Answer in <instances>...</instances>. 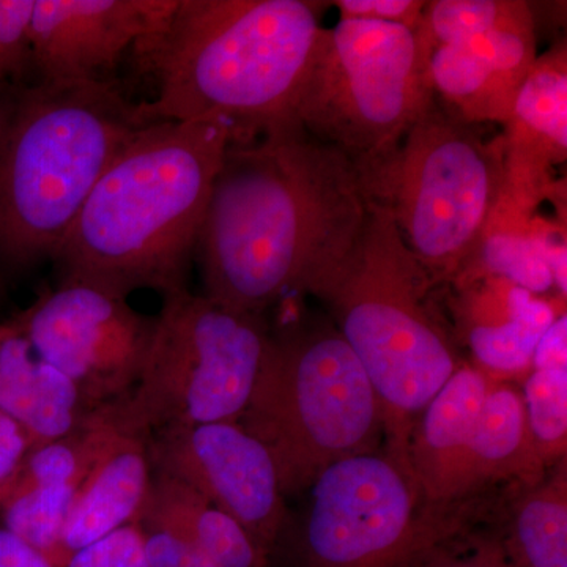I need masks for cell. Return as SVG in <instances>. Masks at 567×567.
Segmentation results:
<instances>
[{"label":"cell","mask_w":567,"mask_h":567,"mask_svg":"<svg viewBox=\"0 0 567 567\" xmlns=\"http://www.w3.org/2000/svg\"><path fill=\"white\" fill-rule=\"evenodd\" d=\"M360 171L303 130L229 144L196 254L205 297L264 315L352 244L368 213Z\"/></svg>","instance_id":"6da1fadb"},{"label":"cell","mask_w":567,"mask_h":567,"mask_svg":"<svg viewBox=\"0 0 567 567\" xmlns=\"http://www.w3.org/2000/svg\"><path fill=\"white\" fill-rule=\"evenodd\" d=\"M35 0H0V84L31 73Z\"/></svg>","instance_id":"484cf974"},{"label":"cell","mask_w":567,"mask_h":567,"mask_svg":"<svg viewBox=\"0 0 567 567\" xmlns=\"http://www.w3.org/2000/svg\"><path fill=\"white\" fill-rule=\"evenodd\" d=\"M178 0H35L31 71L40 82H89L156 35Z\"/></svg>","instance_id":"4fadbf2b"},{"label":"cell","mask_w":567,"mask_h":567,"mask_svg":"<svg viewBox=\"0 0 567 567\" xmlns=\"http://www.w3.org/2000/svg\"><path fill=\"white\" fill-rule=\"evenodd\" d=\"M327 3L178 0L136 54L155 78L144 122H219L230 144L290 130Z\"/></svg>","instance_id":"7a4b0ae2"},{"label":"cell","mask_w":567,"mask_h":567,"mask_svg":"<svg viewBox=\"0 0 567 567\" xmlns=\"http://www.w3.org/2000/svg\"><path fill=\"white\" fill-rule=\"evenodd\" d=\"M547 470L533 445L522 393L511 385L492 383L470 454L473 495L499 481L535 483Z\"/></svg>","instance_id":"ffe728a7"},{"label":"cell","mask_w":567,"mask_h":567,"mask_svg":"<svg viewBox=\"0 0 567 567\" xmlns=\"http://www.w3.org/2000/svg\"><path fill=\"white\" fill-rule=\"evenodd\" d=\"M432 286L391 212L371 200L352 244L305 289L363 365L382 405L385 447L402 457L417 416L461 365L432 311Z\"/></svg>","instance_id":"277c9868"},{"label":"cell","mask_w":567,"mask_h":567,"mask_svg":"<svg viewBox=\"0 0 567 567\" xmlns=\"http://www.w3.org/2000/svg\"><path fill=\"white\" fill-rule=\"evenodd\" d=\"M136 525L181 536L221 567H270L267 551L234 517L188 484L163 473H153Z\"/></svg>","instance_id":"d6986e66"},{"label":"cell","mask_w":567,"mask_h":567,"mask_svg":"<svg viewBox=\"0 0 567 567\" xmlns=\"http://www.w3.org/2000/svg\"><path fill=\"white\" fill-rule=\"evenodd\" d=\"M533 369H567V317L557 316L540 338L533 357Z\"/></svg>","instance_id":"1f68e13d"},{"label":"cell","mask_w":567,"mask_h":567,"mask_svg":"<svg viewBox=\"0 0 567 567\" xmlns=\"http://www.w3.org/2000/svg\"><path fill=\"white\" fill-rule=\"evenodd\" d=\"M484 276L507 279L533 295L555 286L532 221L527 227H486L480 248L456 282L464 287Z\"/></svg>","instance_id":"603a6c76"},{"label":"cell","mask_w":567,"mask_h":567,"mask_svg":"<svg viewBox=\"0 0 567 567\" xmlns=\"http://www.w3.org/2000/svg\"><path fill=\"white\" fill-rule=\"evenodd\" d=\"M536 50V18L527 3L491 31L435 48L427 61L432 91L465 121L506 125Z\"/></svg>","instance_id":"5bb4252c"},{"label":"cell","mask_w":567,"mask_h":567,"mask_svg":"<svg viewBox=\"0 0 567 567\" xmlns=\"http://www.w3.org/2000/svg\"><path fill=\"white\" fill-rule=\"evenodd\" d=\"M505 136L434 99L399 145L374 194L432 281H456L505 188Z\"/></svg>","instance_id":"9c48e42d"},{"label":"cell","mask_w":567,"mask_h":567,"mask_svg":"<svg viewBox=\"0 0 567 567\" xmlns=\"http://www.w3.org/2000/svg\"><path fill=\"white\" fill-rule=\"evenodd\" d=\"M305 494L287 567H409L468 527L464 505L429 506L406 457L386 447L328 466Z\"/></svg>","instance_id":"30bf717a"},{"label":"cell","mask_w":567,"mask_h":567,"mask_svg":"<svg viewBox=\"0 0 567 567\" xmlns=\"http://www.w3.org/2000/svg\"><path fill=\"white\" fill-rule=\"evenodd\" d=\"M341 20H365L404 25L415 31L425 7L421 0H338Z\"/></svg>","instance_id":"f546056e"},{"label":"cell","mask_w":567,"mask_h":567,"mask_svg":"<svg viewBox=\"0 0 567 567\" xmlns=\"http://www.w3.org/2000/svg\"><path fill=\"white\" fill-rule=\"evenodd\" d=\"M0 412L24 429L32 447L74 434L95 413L11 322L0 323Z\"/></svg>","instance_id":"ac0fdd59"},{"label":"cell","mask_w":567,"mask_h":567,"mask_svg":"<svg viewBox=\"0 0 567 567\" xmlns=\"http://www.w3.org/2000/svg\"><path fill=\"white\" fill-rule=\"evenodd\" d=\"M434 99L427 59L404 25L341 20L317 37L295 117L360 171L374 197L405 133Z\"/></svg>","instance_id":"52a82bcc"},{"label":"cell","mask_w":567,"mask_h":567,"mask_svg":"<svg viewBox=\"0 0 567 567\" xmlns=\"http://www.w3.org/2000/svg\"><path fill=\"white\" fill-rule=\"evenodd\" d=\"M11 323L58 368L93 412L117 404L136 385L155 317L89 284L62 281Z\"/></svg>","instance_id":"8fae6325"},{"label":"cell","mask_w":567,"mask_h":567,"mask_svg":"<svg viewBox=\"0 0 567 567\" xmlns=\"http://www.w3.org/2000/svg\"><path fill=\"white\" fill-rule=\"evenodd\" d=\"M0 567H58L20 537L0 528Z\"/></svg>","instance_id":"d6a6232c"},{"label":"cell","mask_w":567,"mask_h":567,"mask_svg":"<svg viewBox=\"0 0 567 567\" xmlns=\"http://www.w3.org/2000/svg\"><path fill=\"white\" fill-rule=\"evenodd\" d=\"M409 567H516L492 536L470 535L466 527L436 543Z\"/></svg>","instance_id":"4316f807"},{"label":"cell","mask_w":567,"mask_h":567,"mask_svg":"<svg viewBox=\"0 0 567 567\" xmlns=\"http://www.w3.org/2000/svg\"><path fill=\"white\" fill-rule=\"evenodd\" d=\"M137 527L151 567H221L199 547L181 536L159 528Z\"/></svg>","instance_id":"f1b7e54d"},{"label":"cell","mask_w":567,"mask_h":567,"mask_svg":"<svg viewBox=\"0 0 567 567\" xmlns=\"http://www.w3.org/2000/svg\"><path fill=\"white\" fill-rule=\"evenodd\" d=\"M31 450V439L24 429L0 412V503L9 495Z\"/></svg>","instance_id":"4dcf8cb0"},{"label":"cell","mask_w":567,"mask_h":567,"mask_svg":"<svg viewBox=\"0 0 567 567\" xmlns=\"http://www.w3.org/2000/svg\"><path fill=\"white\" fill-rule=\"evenodd\" d=\"M270 336L264 315L188 289L163 295L136 385L100 412L123 434L144 440L171 429L238 423Z\"/></svg>","instance_id":"ba28073f"},{"label":"cell","mask_w":567,"mask_h":567,"mask_svg":"<svg viewBox=\"0 0 567 567\" xmlns=\"http://www.w3.org/2000/svg\"><path fill=\"white\" fill-rule=\"evenodd\" d=\"M520 0H435L425 2L415 31L417 44L429 61L435 48L457 43L491 31L524 9Z\"/></svg>","instance_id":"cb8c5ba5"},{"label":"cell","mask_w":567,"mask_h":567,"mask_svg":"<svg viewBox=\"0 0 567 567\" xmlns=\"http://www.w3.org/2000/svg\"><path fill=\"white\" fill-rule=\"evenodd\" d=\"M518 487L505 528L492 537L516 567H567L566 457Z\"/></svg>","instance_id":"44dd1931"},{"label":"cell","mask_w":567,"mask_h":567,"mask_svg":"<svg viewBox=\"0 0 567 567\" xmlns=\"http://www.w3.org/2000/svg\"><path fill=\"white\" fill-rule=\"evenodd\" d=\"M153 473L173 476L234 517L268 557L289 525L274 457L238 423L171 429L147 440Z\"/></svg>","instance_id":"7c38bea8"},{"label":"cell","mask_w":567,"mask_h":567,"mask_svg":"<svg viewBox=\"0 0 567 567\" xmlns=\"http://www.w3.org/2000/svg\"><path fill=\"white\" fill-rule=\"evenodd\" d=\"M148 125L115 82H40L0 118V259L54 260L115 156Z\"/></svg>","instance_id":"5b68a950"},{"label":"cell","mask_w":567,"mask_h":567,"mask_svg":"<svg viewBox=\"0 0 567 567\" xmlns=\"http://www.w3.org/2000/svg\"><path fill=\"white\" fill-rule=\"evenodd\" d=\"M502 197L533 215L550 193V171L567 155V58L557 44L533 63L505 125Z\"/></svg>","instance_id":"9a60e30c"},{"label":"cell","mask_w":567,"mask_h":567,"mask_svg":"<svg viewBox=\"0 0 567 567\" xmlns=\"http://www.w3.org/2000/svg\"><path fill=\"white\" fill-rule=\"evenodd\" d=\"M555 319L554 306L522 289L513 317L496 327L465 328L466 344L486 374H518L532 365L536 347Z\"/></svg>","instance_id":"7402d4cb"},{"label":"cell","mask_w":567,"mask_h":567,"mask_svg":"<svg viewBox=\"0 0 567 567\" xmlns=\"http://www.w3.org/2000/svg\"><path fill=\"white\" fill-rule=\"evenodd\" d=\"M65 567H151L145 557L141 529L126 525L91 546L74 551Z\"/></svg>","instance_id":"83f0119b"},{"label":"cell","mask_w":567,"mask_h":567,"mask_svg":"<svg viewBox=\"0 0 567 567\" xmlns=\"http://www.w3.org/2000/svg\"><path fill=\"white\" fill-rule=\"evenodd\" d=\"M230 144L219 122H152L104 171L55 254L62 281L126 298L186 289L216 175Z\"/></svg>","instance_id":"3957f363"},{"label":"cell","mask_w":567,"mask_h":567,"mask_svg":"<svg viewBox=\"0 0 567 567\" xmlns=\"http://www.w3.org/2000/svg\"><path fill=\"white\" fill-rule=\"evenodd\" d=\"M522 398L537 456L550 468L566 457L567 369H533Z\"/></svg>","instance_id":"d4e9b609"},{"label":"cell","mask_w":567,"mask_h":567,"mask_svg":"<svg viewBox=\"0 0 567 567\" xmlns=\"http://www.w3.org/2000/svg\"><path fill=\"white\" fill-rule=\"evenodd\" d=\"M152 476L147 440L115 427L71 503L61 540L63 567L74 551L136 524Z\"/></svg>","instance_id":"e0dca14e"},{"label":"cell","mask_w":567,"mask_h":567,"mask_svg":"<svg viewBox=\"0 0 567 567\" xmlns=\"http://www.w3.org/2000/svg\"><path fill=\"white\" fill-rule=\"evenodd\" d=\"M494 382L476 364H461L417 416L406 461L429 506L450 509L473 496L470 454L484 399Z\"/></svg>","instance_id":"2e32d148"},{"label":"cell","mask_w":567,"mask_h":567,"mask_svg":"<svg viewBox=\"0 0 567 567\" xmlns=\"http://www.w3.org/2000/svg\"><path fill=\"white\" fill-rule=\"evenodd\" d=\"M238 424L274 457L284 496L301 495L328 466L385 445L379 395L327 316L271 333Z\"/></svg>","instance_id":"8992f818"}]
</instances>
